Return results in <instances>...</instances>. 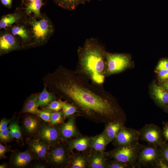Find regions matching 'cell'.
Listing matches in <instances>:
<instances>
[{"instance_id": "cell-5", "label": "cell", "mask_w": 168, "mask_h": 168, "mask_svg": "<svg viewBox=\"0 0 168 168\" xmlns=\"http://www.w3.org/2000/svg\"><path fill=\"white\" fill-rule=\"evenodd\" d=\"M142 147L138 142L120 147L113 152L112 156L115 160L126 164L131 168L134 167Z\"/></svg>"}, {"instance_id": "cell-3", "label": "cell", "mask_w": 168, "mask_h": 168, "mask_svg": "<svg viewBox=\"0 0 168 168\" xmlns=\"http://www.w3.org/2000/svg\"><path fill=\"white\" fill-rule=\"evenodd\" d=\"M30 24L34 44H41L45 42L54 31L52 24L45 18L39 20L32 19L30 21Z\"/></svg>"}, {"instance_id": "cell-43", "label": "cell", "mask_w": 168, "mask_h": 168, "mask_svg": "<svg viewBox=\"0 0 168 168\" xmlns=\"http://www.w3.org/2000/svg\"><path fill=\"white\" fill-rule=\"evenodd\" d=\"M162 86L168 91V79L163 82Z\"/></svg>"}, {"instance_id": "cell-33", "label": "cell", "mask_w": 168, "mask_h": 168, "mask_svg": "<svg viewBox=\"0 0 168 168\" xmlns=\"http://www.w3.org/2000/svg\"><path fill=\"white\" fill-rule=\"evenodd\" d=\"M86 165V161L82 157H78L73 161L71 167L72 168H83Z\"/></svg>"}, {"instance_id": "cell-49", "label": "cell", "mask_w": 168, "mask_h": 168, "mask_svg": "<svg viewBox=\"0 0 168 168\" xmlns=\"http://www.w3.org/2000/svg\"><path fill=\"white\" fill-rule=\"evenodd\" d=\"M100 0H99V1H100Z\"/></svg>"}, {"instance_id": "cell-35", "label": "cell", "mask_w": 168, "mask_h": 168, "mask_svg": "<svg viewBox=\"0 0 168 168\" xmlns=\"http://www.w3.org/2000/svg\"><path fill=\"white\" fill-rule=\"evenodd\" d=\"M110 168H131L128 165L116 160V161L110 163L109 166Z\"/></svg>"}, {"instance_id": "cell-42", "label": "cell", "mask_w": 168, "mask_h": 168, "mask_svg": "<svg viewBox=\"0 0 168 168\" xmlns=\"http://www.w3.org/2000/svg\"><path fill=\"white\" fill-rule=\"evenodd\" d=\"M7 151V148L6 146L0 144V157L1 158L3 157Z\"/></svg>"}, {"instance_id": "cell-13", "label": "cell", "mask_w": 168, "mask_h": 168, "mask_svg": "<svg viewBox=\"0 0 168 168\" xmlns=\"http://www.w3.org/2000/svg\"><path fill=\"white\" fill-rule=\"evenodd\" d=\"M34 157L30 151L18 152L12 155L10 162L13 167L23 168L27 166L33 160Z\"/></svg>"}, {"instance_id": "cell-36", "label": "cell", "mask_w": 168, "mask_h": 168, "mask_svg": "<svg viewBox=\"0 0 168 168\" xmlns=\"http://www.w3.org/2000/svg\"><path fill=\"white\" fill-rule=\"evenodd\" d=\"M160 79L164 81L168 79V70L162 69L157 71Z\"/></svg>"}, {"instance_id": "cell-17", "label": "cell", "mask_w": 168, "mask_h": 168, "mask_svg": "<svg viewBox=\"0 0 168 168\" xmlns=\"http://www.w3.org/2000/svg\"><path fill=\"white\" fill-rule=\"evenodd\" d=\"M46 85L44 84V87L41 92L39 94L38 105L39 107L46 108L52 101L56 100L57 96L53 93L49 91Z\"/></svg>"}, {"instance_id": "cell-31", "label": "cell", "mask_w": 168, "mask_h": 168, "mask_svg": "<svg viewBox=\"0 0 168 168\" xmlns=\"http://www.w3.org/2000/svg\"><path fill=\"white\" fill-rule=\"evenodd\" d=\"M159 147L161 157L168 166V144L165 142Z\"/></svg>"}, {"instance_id": "cell-11", "label": "cell", "mask_w": 168, "mask_h": 168, "mask_svg": "<svg viewBox=\"0 0 168 168\" xmlns=\"http://www.w3.org/2000/svg\"><path fill=\"white\" fill-rule=\"evenodd\" d=\"M67 154L65 149L61 146H54L49 148L47 161L56 166L63 164L66 161Z\"/></svg>"}, {"instance_id": "cell-18", "label": "cell", "mask_w": 168, "mask_h": 168, "mask_svg": "<svg viewBox=\"0 0 168 168\" xmlns=\"http://www.w3.org/2000/svg\"><path fill=\"white\" fill-rule=\"evenodd\" d=\"M123 126L122 124L119 121L111 122L109 123L106 127L104 134L109 142L115 139L119 131Z\"/></svg>"}, {"instance_id": "cell-46", "label": "cell", "mask_w": 168, "mask_h": 168, "mask_svg": "<svg viewBox=\"0 0 168 168\" xmlns=\"http://www.w3.org/2000/svg\"><path fill=\"white\" fill-rule=\"evenodd\" d=\"M34 167L35 168H45V166L44 165H42L41 164H37Z\"/></svg>"}, {"instance_id": "cell-44", "label": "cell", "mask_w": 168, "mask_h": 168, "mask_svg": "<svg viewBox=\"0 0 168 168\" xmlns=\"http://www.w3.org/2000/svg\"><path fill=\"white\" fill-rule=\"evenodd\" d=\"M91 0H77L79 5L80 4H84L87 2H89Z\"/></svg>"}, {"instance_id": "cell-4", "label": "cell", "mask_w": 168, "mask_h": 168, "mask_svg": "<svg viewBox=\"0 0 168 168\" xmlns=\"http://www.w3.org/2000/svg\"><path fill=\"white\" fill-rule=\"evenodd\" d=\"M106 77L123 71L130 64L129 56L124 54L106 52Z\"/></svg>"}, {"instance_id": "cell-34", "label": "cell", "mask_w": 168, "mask_h": 168, "mask_svg": "<svg viewBox=\"0 0 168 168\" xmlns=\"http://www.w3.org/2000/svg\"><path fill=\"white\" fill-rule=\"evenodd\" d=\"M11 137L8 128L0 131V139L1 141L4 142L8 141L11 139Z\"/></svg>"}, {"instance_id": "cell-27", "label": "cell", "mask_w": 168, "mask_h": 168, "mask_svg": "<svg viewBox=\"0 0 168 168\" xmlns=\"http://www.w3.org/2000/svg\"><path fill=\"white\" fill-rule=\"evenodd\" d=\"M62 111L64 118L79 112L78 109L74 105L70 103H65L62 106Z\"/></svg>"}, {"instance_id": "cell-21", "label": "cell", "mask_w": 168, "mask_h": 168, "mask_svg": "<svg viewBox=\"0 0 168 168\" xmlns=\"http://www.w3.org/2000/svg\"><path fill=\"white\" fill-rule=\"evenodd\" d=\"M110 142L105 134L99 135L95 138L93 140L92 147L98 151L103 150L107 143Z\"/></svg>"}, {"instance_id": "cell-39", "label": "cell", "mask_w": 168, "mask_h": 168, "mask_svg": "<svg viewBox=\"0 0 168 168\" xmlns=\"http://www.w3.org/2000/svg\"><path fill=\"white\" fill-rule=\"evenodd\" d=\"M10 122V120L3 119L1 120L0 122V131H2L7 128L8 124Z\"/></svg>"}, {"instance_id": "cell-1", "label": "cell", "mask_w": 168, "mask_h": 168, "mask_svg": "<svg viewBox=\"0 0 168 168\" xmlns=\"http://www.w3.org/2000/svg\"><path fill=\"white\" fill-rule=\"evenodd\" d=\"M43 80L50 91L71 102L86 115L112 119L119 112L103 87L85 80L75 71L60 65Z\"/></svg>"}, {"instance_id": "cell-25", "label": "cell", "mask_w": 168, "mask_h": 168, "mask_svg": "<svg viewBox=\"0 0 168 168\" xmlns=\"http://www.w3.org/2000/svg\"><path fill=\"white\" fill-rule=\"evenodd\" d=\"M89 139L86 138H82L73 141L70 144V147L79 151L86 150L88 145Z\"/></svg>"}, {"instance_id": "cell-19", "label": "cell", "mask_w": 168, "mask_h": 168, "mask_svg": "<svg viewBox=\"0 0 168 168\" xmlns=\"http://www.w3.org/2000/svg\"><path fill=\"white\" fill-rule=\"evenodd\" d=\"M60 131L63 137L65 139L71 138L76 134V129L73 117L70 118L61 126Z\"/></svg>"}, {"instance_id": "cell-2", "label": "cell", "mask_w": 168, "mask_h": 168, "mask_svg": "<svg viewBox=\"0 0 168 168\" xmlns=\"http://www.w3.org/2000/svg\"><path fill=\"white\" fill-rule=\"evenodd\" d=\"M106 52L104 46L97 39H86L77 50L75 72L92 83L103 87L106 77Z\"/></svg>"}, {"instance_id": "cell-14", "label": "cell", "mask_w": 168, "mask_h": 168, "mask_svg": "<svg viewBox=\"0 0 168 168\" xmlns=\"http://www.w3.org/2000/svg\"><path fill=\"white\" fill-rule=\"evenodd\" d=\"M152 95L159 105L166 110L168 108V91L162 86L154 83L152 86Z\"/></svg>"}, {"instance_id": "cell-29", "label": "cell", "mask_w": 168, "mask_h": 168, "mask_svg": "<svg viewBox=\"0 0 168 168\" xmlns=\"http://www.w3.org/2000/svg\"><path fill=\"white\" fill-rule=\"evenodd\" d=\"M63 116V115L62 111L52 112L50 122L53 125L59 124L61 121Z\"/></svg>"}, {"instance_id": "cell-28", "label": "cell", "mask_w": 168, "mask_h": 168, "mask_svg": "<svg viewBox=\"0 0 168 168\" xmlns=\"http://www.w3.org/2000/svg\"><path fill=\"white\" fill-rule=\"evenodd\" d=\"M105 163L103 157L96 156L92 159L91 166L92 168H103L105 166Z\"/></svg>"}, {"instance_id": "cell-22", "label": "cell", "mask_w": 168, "mask_h": 168, "mask_svg": "<svg viewBox=\"0 0 168 168\" xmlns=\"http://www.w3.org/2000/svg\"><path fill=\"white\" fill-rule=\"evenodd\" d=\"M61 7L69 11L76 9L79 5L77 0H53Z\"/></svg>"}, {"instance_id": "cell-24", "label": "cell", "mask_w": 168, "mask_h": 168, "mask_svg": "<svg viewBox=\"0 0 168 168\" xmlns=\"http://www.w3.org/2000/svg\"><path fill=\"white\" fill-rule=\"evenodd\" d=\"M19 17L16 14H11L2 16L0 21V28H5L16 22Z\"/></svg>"}, {"instance_id": "cell-20", "label": "cell", "mask_w": 168, "mask_h": 168, "mask_svg": "<svg viewBox=\"0 0 168 168\" xmlns=\"http://www.w3.org/2000/svg\"><path fill=\"white\" fill-rule=\"evenodd\" d=\"M43 5V0H34L26 5V12L28 13H33L36 16L40 17V9Z\"/></svg>"}, {"instance_id": "cell-8", "label": "cell", "mask_w": 168, "mask_h": 168, "mask_svg": "<svg viewBox=\"0 0 168 168\" xmlns=\"http://www.w3.org/2000/svg\"><path fill=\"white\" fill-rule=\"evenodd\" d=\"M140 139L139 131L123 126L114 139L120 147L132 145L138 142Z\"/></svg>"}, {"instance_id": "cell-32", "label": "cell", "mask_w": 168, "mask_h": 168, "mask_svg": "<svg viewBox=\"0 0 168 168\" xmlns=\"http://www.w3.org/2000/svg\"><path fill=\"white\" fill-rule=\"evenodd\" d=\"M52 111L49 109H46L40 111L38 114L39 117L45 122H50Z\"/></svg>"}, {"instance_id": "cell-38", "label": "cell", "mask_w": 168, "mask_h": 168, "mask_svg": "<svg viewBox=\"0 0 168 168\" xmlns=\"http://www.w3.org/2000/svg\"><path fill=\"white\" fill-rule=\"evenodd\" d=\"M162 131L163 138L165 142L168 141V123L164 124Z\"/></svg>"}, {"instance_id": "cell-7", "label": "cell", "mask_w": 168, "mask_h": 168, "mask_svg": "<svg viewBox=\"0 0 168 168\" xmlns=\"http://www.w3.org/2000/svg\"><path fill=\"white\" fill-rule=\"evenodd\" d=\"M161 157L159 147L148 144L142 147L138 154L137 161L143 166L155 167Z\"/></svg>"}, {"instance_id": "cell-10", "label": "cell", "mask_w": 168, "mask_h": 168, "mask_svg": "<svg viewBox=\"0 0 168 168\" xmlns=\"http://www.w3.org/2000/svg\"><path fill=\"white\" fill-rule=\"evenodd\" d=\"M17 40L12 35L6 33L0 38V55L4 54L21 49Z\"/></svg>"}, {"instance_id": "cell-48", "label": "cell", "mask_w": 168, "mask_h": 168, "mask_svg": "<svg viewBox=\"0 0 168 168\" xmlns=\"http://www.w3.org/2000/svg\"><path fill=\"white\" fill-rule=\"evenodd\" d=\"M167 112H168V108L167 109Z\"/></svg>"}, {"instance_id": "cell-41", "label": "cell", "mask_w": 168, "mask_h": 168, "mask_svg": "<svg viewBox=\"0 0 168 168\" xmlns=\"http://www.w3.org/2000/svg\"><path fill=\"white\" fill-rule=\"evenodd\" d=\"M1 4L4 6L10 8L12 6V0H0Z\"/></svg>"}, {"instance_id": "cell-15", "label": "cell", "mask_w": 168, "mask_h": 168, "mask_svg": "<svg viewBox=\"0 0 168 168\" xmlns=\"http://www.w3.org/2000/svg\"><path fill=\"white\" fill-rule=\"evenodd\" d=\"M38 95L37 93L33 94L27 98L22 108L23 112L38 114L40 112L38 109Z\"/></svg>"}, {"instance_id": "cell-40", "label": "cell", "mask_w": 168, "mask_h": 168, "mask_svg": "<svg viewBox=\"0 0 168 168\" xmlns=\"http://www.w3.org/2000/svg\"><path fill=\"white\" fill-rule=\"evenodd\" d=\"M155 167L159 168H168V166L164 161L160 157Z\"/></svg>"}, {"instance_id": "cell-30", "label": "cell", "mask_w": 168, "mask_h": 168, "mask_svg": "<svg viewBox=\"0 0 168 168\" xmlns=\"http://www.w3.org/2000/svg\"><path fill=\"white\" fill-rule=\"evenodd\" d=\"M64 103L60 100H55L51 102L46 108L52 111H59L62 109V106Z\"/></svg>"}, {"instance_id": "cell-23", "label": "cell", "mask_w": 168, "mask_h": 168, "mask_svg": "<svg viewBox=\"0 0 168 168\" xmlns=\"http://www.w3.org/2000/svg\"><path fill=\"white\" fill-rule=\"evenodd\" d=\"M11 31L13 35L19 36L25 42H28L30 40L29 32L23 26H14Z\"/></svg>"}, {"instance_id": "cell-37", "label": "cell", "mask_w": 168, "mask_h": 168, "mask_svg": "<svg viewBox=\"0 0 168 168\" xmlns=\"http://www.w3.org/2000/svg\"><path fill=\"white\" fill-rule=\"evenodd\" d=\"M162 69L168 70V60L162 59L159 62L157 66L156 70L158 71Z\"/></svg>"}, {"instance_id": "cell-9", "label": "cell", "mask_w": 168, "mask_h": 168, "mask_svg": "<svg viewBox=\"0 0 168 168\" xmlns=\"http://www.w3.org/2000/svg\"><path fill=\"white\" fill-rule=\"evenodd\" d=\"M58 131L55 128L47 124H44L38 133V139L50 147L58 140Z\"/></svg>"}, {"instance_id": "cell-12", "label": "cell", "mask_w": 168, "mask_h": 168, "mask_svg": "<svg viewBox=\"0 0 168 168\" xmlns=\"http://www.w3.org/2000/svg\"><path fill=\"white\" fill-rule=\"evenodd\" d=\"M30 151L34 157L47 160L49 146L39 139L30 140L29 142Z\"/></svg>"}, {"instance_id": "cell-16", "label": "cell", "mask_w": 168, "mask_h": 168, "mask_svg": "<svg viewBox=\"0 0 168 168\" xmlns=\"http://www.w3.org/2000/svg\"><path fill=\"white\" fill-rule=\"evenodd\" d=\"M24 128L29 134H33L40 128V123L35 117L29 115L26 116L23 121Z\"/></svg>"}, {"instance_id": "cell-6", "label": "cell", "mask_w": 168, "mask_h": 168, "mask_svg": "<svg viewBox=\"0 0 168 168\" xmlns=\"http://www.w3.org/2000/svg\"><path fill=\"white\" fill-rule=\"evenodd\" d=\"M139 131L140 138L148 144L160 147L166 142L162 130L156 125L146 124Z\"/></svg>"}, {"instance_id": "cell-47", "label": "cell", "mask_w": 168, "mask_h": 168, "mask_svg": "<svg viewBox=\"0 0 168 168\" xmlns=\"http://www.w3.org/2000/svg\"><path fill=\"white\" fill-rule=\"evenodd\" d=\"M6 167V166L5 165V164H3L2 165H1L0 166V168H5Z\"/></svg>"}, {"instance_id": "cell-45", "label": "cell", "mask_w": 168, "mask_h": 168, "mask_svg": "<svg viewBox=\"0 0 168 168\" xmlns=\"http://www.w3.org/2000/svg\"><path fill=\"white\" fill-rule=\"evenodd\" d=\"M34 0H22V1L25 5H26L28 3Z\"/></svg>"}, {"instance_id": "cell-26", "label": "cell", "mask_w": 168, "mask_h": 168, "mask_svg": "<svg viewBox=\"0 0 168 168\" xmlns=\"http://www.w3.org/2000/svg\"><path fill=\"white\" fill-rule=\"evenodd\" d=\"M8 128L12 138L18 139L21 138L22 136L21 130L17 121H13L10 122Z\"/></svg>"}]
</instances>
